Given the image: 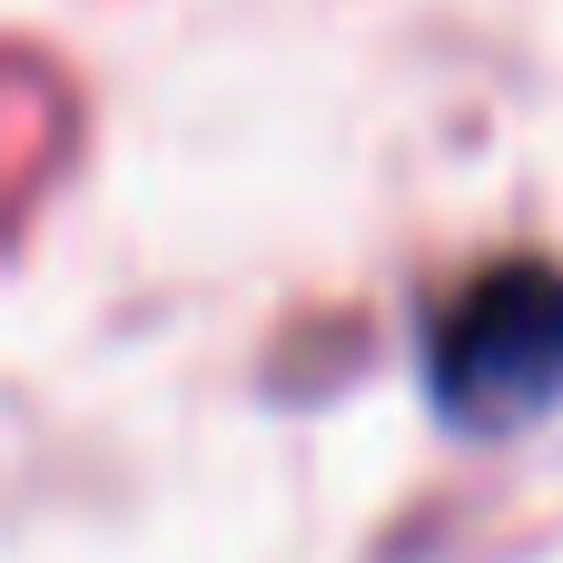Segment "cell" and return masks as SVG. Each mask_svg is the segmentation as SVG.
I'll list each match as a JSON object with an SVG mask.
<instances>
[{"instance_id":"cell-1","label":"cell","mask_w":563,"mask_h":563,"mask_svg":"<svg viewBox=\"0 0 563 563\" xmlns=\"http://www.w3.org/2000/svg\"><path fill=\"white\" fill-rule=\"evenodd\" d=\"M426 376L455 416L505 426L563 386V277L554 267H485L426 327Z\"/></svg>"}]
</instances>
